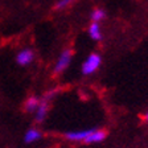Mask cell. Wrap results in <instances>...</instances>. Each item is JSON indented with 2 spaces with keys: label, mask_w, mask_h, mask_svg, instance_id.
Instances as JSON below:
<instances>
[{
  "label": "cell",
  "mask_w": 148,
  "mask_h": 148,
  "mask_svg": "<svg viewBox=\"0 0 148 148\" xmlns=\"http://www.w3.org/2000/svg\"><path fill=\"white\" fill-rule=\"evenodd\" d=\"M71 57H73V52H71V49H65L64 52L60 54L57 62L54 64V69H53V71H54L56 74H61L62 71H65L69 68V65H70Z\"/></svg>",
  "instance_id": "2"
},
{
  "label": "cell",
  "mask_w": 148,
  "mask_h": 148,
  "mask_svg": "<svg viewBox=\"0 0 148 148\" xmlns=\"http://www.w3.org/2000/svg\"><path fill=\"white\" fill-rule=\"evenodd\" d=\"M90 17H91L92 23H99V21H102V20L106 17V12L102 8H95V9H92Z\"/></svg>",
  "instance_id": "10"
},
{
  "label": "cell",
  "mask_w": 148,
  "mask_h": 148,
  "mask_svg": "<svg viewBox=\"0 0 148 148\" xmlns=\"http://www.w3.org/2000/svg\"><path fill=\"white\" fill-rule=\"evenodd\" d=\"M73 1H75V0H58V1H57V4H56V9H64V8H66V7L70 5Z\"/></svg>",
  "instance_id": "11"
},
{
  "label": "cell",
  "mask_w": 148,
  "mask_h": 148,
  "mask_svg": "<svg viewBox=\"0 0 148 148\" xmlns=\"http://www.w3.org/2000/svg\"><path fill=\"white\" fill-rule=\"evenodd\" d=\"M102 64V57L98 53H90L87 58L82 64V74L83 75H90V74L95 73Z\"/></svg>",
  "instance_id": "1"
},
{
  "label": "cell",
  "mask_w": 148,
  "mask_h": 148,
  "mask_svg": "<svg viewBox=\"0 0 148 148\" xmlns=\"http://www.w3.org/2000/svg\"><path fill=\"white\" fill-rule=\"evenodd\" d=\"M41 138H42L41 131H38L37 128H31V130H28L27 132H25L24 142L28 143V144H31V143H34V142H37V140H40Z\"/></svg>",
  "instance_id": "7"
},
{
  "label": "cell",
  "mask_w": 148,
  "mask_h": 148,
  "mask_svg": "<svg viewBox=\"0 0 148 148\" xmlns=\"http://www.w3.org/2000/svg\"><path fill=\"white\" fill-rule=\"evenodd\" d=\"M107 138V131L106 130H102V128H94L91 134L86 138V140L83 143L86 144H92V143H101L103 142L105 139Z\"/></svg>",
  "instance_id": "5"
},
{
  "label": "cell",
  "mask_w": 148,
  "mask_h": 148,
  "mask_svg": "<svg viewBox=\"0 0 148 148\" xmlns=\"http://www.w3.org/2000/svg\"><path fill=\"white\" fill-rule=\"evenodd\" d=\"M144 120H145V122H147V123H148V111H147V112H145V114H144Z\"/></svg>",
  "instance_id": "12"
},
{
  "label": "cell",
  "mask_w": 148,
  "mask_h": 148,
  "mask_svg": "<svg viewBox=\"0 0 148 148\" xmlns=\"http://www.w3.org/2000/svg\"><path fill=\"white\" fill-rule=\"evenodd\" d=\"M89 36L94 41H101L102 40V29L99 23H91L89 27Z\"/></svg>",
  "instance_id": "8"
},
{
  "label": "cell",
  "mask_w": 148,
  "mask_h": 148,
  "mask_svg": "<svg viewBox=\"0 0 148 148\" xmlns=\"http://www.w3.org/2000/svg\"><path fill=\"white\" fill-rule=\"evenodd\" d=\"M48 110H49V101L42 99L40 102V105L37 107V110L34 111V119H36L37 123H42L44 120L46 119V115H48Z\"/></svg>",
  "instance_id": "6"
},
{
  "label": "cell",
  "mask_w": 148,
  "mask_h": 148,
  "mask_svg": "<svg viewBox=\"0 0 148 148\" xmlns=\"http://www.w3.org/2000/svg\"><path fill=\"white\" fill-rule=\"evenodd\" d=\"M40 102L41 101L37 97H33V95L29 97L24 103V110L27 112H34L37 110V107H38V105H40Z\"/></svg>",
  "instance_id": "9"
},
{
  "label": "cell",
  "mask_w": 148,
  "mask_h": 148,
  "mask_svg": "<svg viewBox=\"0 0 148 148\" xmlns=\"http://www.w3.org/2000/svg\"><path fill=\"white\" fill-rule=\"evenodd\" d=\"M94 131V128L90 130H82V131H70L65 134V138L70 142H85L86 138Z\"/></svg>",
  "instance_id": "4"
},
{
  "label": "cell",
  "mask_w": 148,
  "mask_h": 148,
  "mask_svg": "<svg viewBox=\"0 0 148 148\" xmlns=\"http://www.w3.org/2000/svg\"><path fill=\"white\" fill-rule=\"evenodd\" d=\"M34 60V52L29 48H25V49H21L16 56V61H17L18 65L21 66H27L29 65L32 61Z\"/></svg>",
  "instance_id": "3"
}]
</instances>
